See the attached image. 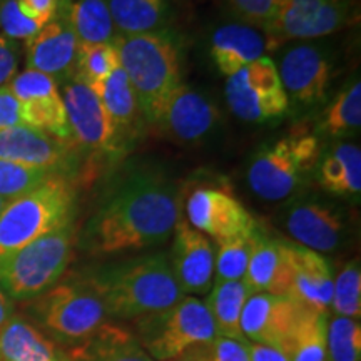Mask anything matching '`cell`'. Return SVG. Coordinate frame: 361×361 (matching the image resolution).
Listing matches in <instances>:
<instances>
[{
  "instance_id": "cell-42",
  "label": "cell",
  "mask_w": 361,
  "mask_h": 361,
  "mask_svg": "<svg viewBox=\"0 0 361 361\" xmlns=\"http://www.w3.org/2000/svg\"><path fill=\"white\" fill-rule=\"evenodd\" d=\"M17 4L27 19L42 27L57 16L61 0H17Z\"/></svg>"
},
{
  "instance_id": "cell-20",
  "label": "cell",
  "mask_w": 361,
  "mask_h": 361,
  "mask_svg": "<svg viewBox=\"0 0 361 361\" xmlns=\"http://www.w3.org/2000/svg\"><path fill=\"white\" fill-rule=\"evenodd\" d=\"M286 252L291 266V288L288 298L308 310L328 313L335 279L328 259L296 243H286Z\"/></svg>"
},
{
  "instance_id": "cell-26",
  "label": "cell",
  "mask_w": 361,
  "mask_h": 361,
  "mask_svg": "<svg viewBox=\"0 0 361 361\" xmlns=\"http://www.w3.org/2000/svg\"><path fill=\"white\" fill-rule=\"evenodd\" d=\"M92 90L102 101L126 141L129 142L134 135H137L144 116L133 84L123 67H117L109 78Z\"/></svg>"
},
{
  "instance_id": "cell-39",
  "label": "cell",
  "mask_w": 361,
  "mask_h": 361,
  "mask_svg": "<svg viewBox=\"0 0 361 361\" xmlns=\"http://www.w3.org/2000/svg\"><path fill=\"white\" fill-rule=\"evenodd\" d=\"M0 29L2 35L12 40H27L39 32L37 22L27 19L17 0H0Z\"/></svg>"
},
{
  "instance_id": "cell-16",
  "label": "cell",
  "mask_w": 361,
  "mask_h": 361,
  "mask_svg": "<svg viewBox=\"0 0 361 361\" xmlns=\"http://www.w3.org/2000/svg\"><path fill=\"white\" fill-rule=\"evenodd\" d=\"M0 159L66 178L75 168L74 147L69 141L25 124L0 133Z\"/></svg>"
},
{
  "instance_id": "cell-24",
  "label": "cell",
  "mask_w": 361,
  "mask_h": 361,
  "mask_svg": "<svg viewBox=\"0 0 361 361\" xmlns=\"http://www.w3.org/2000/svg\"><path fill=\"white\" fill-rule=\"evenodd\" d=\"M62 350L37 324L12 313L0 328V361H56Z\"/></svg>"
},
{
  "instance_id": "cell-41",
  "label": "cell",
  "mask_w": 361,
  "mask_h": 361,
  "mask_svg": "<svg viewBox=\"0 0 361 361\" xmlns=\"http://www.w3.org/2000/svg\"><path fill=\"white\" fill-rule=\"evenodd\" d=\"M20 62V49L16 40L0 34V87L7 85L17 74Z\"/></svg>"
},
{
  "instance_id": "cell-23",
  "label": "cell",
  "mask_w": 361,
  "mask_h": 361,
  "mask_svg": "<svg viewBox=\"0 0 361 361\" xmlns=\"http://www.w3.org/2000/svg\"><path fill=\"white\" fill-rule=\"evenodd\" d=\"M62 361H154L133 333L106 323L78 345L62 350Z\"/></svg>"
},
{
  "instance_id": "cell-35",
  "label": "cell",
  "mask_w": 361,
  "mask_h": 361,
  "mask_svg": "<svg viewBox=\"0 0 361 361\" xmlns=\"http://www.w3.org/2000/svg\"><path fill=\"white\" fill-rule=\"evenodd\" d=\"M328 361H360L361 326L360 319L333 316L326 329Z\"/></svg>"
},
{
  "instance_id": "cell-38",
  "label": "cell",
  "mask_w": 361,
  "mask_h": 361,
  "mask_svg": "<svg viewBox=\"0 0 361 361\" xmlns=\"http://www.w3.org/2000/svg\"><path fill=\"white\" fill-rule=\"evenodd\" d=\"M223 2L238 22L263 30L276 19L284 0H223Z\"/></svg>"
},
{
  "instance_id": "cell-5",
  "label": "cell",
  "mask_w": 361,
  "mask_h": 361,
  "mask_svg": "<svg viewBox=\"0 0 361 361\" xmlns=\"http://www.w3.org/2000/svg\"><path fill=\"white\" fill-rule=\"evenodd\" d=\"M74 218L29 243L0 263V290L12 301L34 300L64 276L72 259Z\"/></svg>"
},
{
  "instance_id": "cell-12",
  "label": "cell",
  "mask_w": 361,
  "mask_h": 361,
  "mask_svg": "<svg viewBox=\"0 0 361 361\" xmlns=\"http://www.w3.org/2000/svg\"><path fill=\"white\" fill-rule=\"evenodd\" d=\"M221 114L213 101L180 82L162 104L152 124L178 144L206 142L219 128Z\"/></svg>"
},
{
  "instance_id": "cell-40",
  "label": "cell",
  "mask_w": 361,
  "mask_h": 361,
  "mask_svg": "<svg viewBox=\"0 0 361 361\" xmlns=\"http://www.w3.org/2000/svg\"><path fill=\"white\" fill-rule=\"evenodd\" d=\"M247 343L229 340V338L218 336L213 345L207 346V353L204 360L197 361H250V351H247Z\"/></svg>"
},
{
  "instance_id": "cell-33",
  "label": "cell",
  "mask_w": 361,
  "mask_h": 361,
  "mask_svg": "<svg viewBox=\"0 0 361 361\" xmlns=\"http://www.w3.org/2000/svg\"><path fill=\"white\" fill-rule=\"evenodd\" d=\"M255 233V231H252ZM252 233L216 241L214 281H238L245 279L251 255Z\"/></svg>"
},
{
  "instance_id": "cell-1",
  "label": "cell",
  "mask_w": 361,
  "mask_h": 361,
  "mask_svg": "<svg viewBox=\"0 0 361 361\" xmlns=\"http://www.w3.org/2000/svg\"><path fill=\"white\" fill-rule=\"evenodd\" d=\"M179 218L173 180L159 171H135L89 219L82 245L94 256L146 250L168 241Z\"/></svg>"
},
{
  "instance_id": "cell-31",
  "label": "cell",
  "mask_w": 361,
  "mask_h": 361,
  "mask_svg": "<svg viewBox=\"0 0 361 361\" xmlns=\"http://www.w3.org/2000/svg\"><path fill=\"white\" fill-rule=\"evenodd\" d=\"M361 128V82L351 79L328 104L319 119L318 130L329 137H348Z\"/></svg>"
},
{
  "instance_id": "cell-9",
  "label": "cell",
  "mask_w": 361,
  "mask_h": 361,
  "mask_svg": "<svg viewBox=\"0 0 361 361\" xmlns=\"http://www.w3.org/2000/svg\"><path fill=\"white\" fill-rule=\"evenodd\" d=\"M226 101L234 116L255 124L281 119L291 107L269 57H261L228 78Z\"/></svg>"
},
{
  "instance_id": "cell-3",
  "label": "cell",
  "mask_w": 361,
  "mask_h": 361,
  "mask_svg": "<svg viewBox=\"0 0 361 361\" xmlns=\"http://www.w3.org/2000/svg\"><path fill=\"white\" fill-rule=\"evenodd\" d=\"M121 67L133 84L144 121L154 124L162 104L180 84L179 44L168 30L117 35Z\"/></svg>"
},
{
  "instance_id": "cell-30",
  "label": "cell",
  "mask_w": 361,
  "mask_h": 361,
  "mask_svg": "<svg viewBox=\"0 0 361 361\" xmlns=\"http://www.w3.org/2000/svg\"><path fill=\"white\" fill-rule=\"evenodd\" d=\"M328 313L301 310L295 331L283 353L290 361H328Z\"/></svg>"
},
{
  "instance_id": "cell-34",
  "label": "cell",
  "mask_w": 361,
  "mask_h": 361,
  "mask_svg": "<svg viewBox=\"0 0 361 361\" xmlns=\"http://www.w3.org/2000/svg\"><path fill=\"white\" fill-rule=\"evenodd\" d=\"M329 308L336 316L360 319L361 316V268L358 259H351L333 279V296Z\"/></svg>"
},
{
  "instance_id": "cell-28",
  "label": "cell",
  "mask_w": 361,
  "mask_h": 361,
  "mask_svg": "<svg viewBox=\"0 0 361 361\" xmlns=\"http://www.w3.org/2000/svg\"><path fill=\"white\" fill-rule=\"evenodd\" d=\"M57 13L69 22L79 44H106L117 39L107 0H61Z\"/></svg>"
},
{
  "instance_id": "cell-25",
  "label": "cell",
  "mask_w": 361,
  "mask_h": 361,
  "mask_svg": "<svg viewBox=\"0 0 361 361\" xmlns=\"http://www.w3.org/2000/svg\"><path fill=\"white\" fill-rule=\"evenodd\" d=\"M316 176L324 191L348 200L361 192V149L358 144L338 142L319 154Z\"/></svg>"
},
{
  "instance_id": "cell-43",
  "label": "cell",
  "mask_w": 361,
  "mask_h": 361,
  "mask_svg": "<svg viewBox=\"0 0 361 361\" xmlns=\"http://www.w3.org/2000/svg\"><path fill=\"white\" fill-rule=\"evenodd\" d=\"M25 124L22 119L20 102L11 92L8 85L0 87V133Z\"/></svg>"
},
{
  "instance_id": "cell-32",
  "label": "cell",
  "mask_w": 361,
  "mask_h": 361,
  "mask_svg": "<svg viewBox=\"0 0 361 361\" xmlns=\"http://www.w3.org/2000/svg\"><path fill=\"white\" fill-rule=\"evenodd\" d=\"M117 67H121V61L116 42L79 44L74 78L90 89L101 85Z\"/></svg>"
},
{
  "instance_id": "cell-18",
  "label": "cell",
  "mask_w": 361,
  "mask_h": 361,
  "mask_svg": "<svg viewBox=\"0 0 361 361\" xmlns=\"http://www.w3.org/2000/svg\"><path fill=\"white\" fill-rule=\"evenodd\" d=\"M171 269L180 291L204 295L214 283V246L207 236L179 218L174 228Z\"/></svg>"
},
{
  "instance_id": "cell-11",
  "label": "cell",
  "mask_w": 361,
  "mask_h": 361,
  "mask_svg": "<svg viewBox=\"0 0 361 361\" xmlns=\"http://www.w3.org/2000/svg\"><path fill=\"white\" fill-rule=\"evenodd\" d=\"M283 226L296 245L316 252H335L350 234V221L335 202L319 197H295L283 211Z\"/></svg>"
},
{
  "instance_id": "cell-46",
  "label": "cell",
  "mask_w": 361,
  "mask_h": 361,
  "mask_svg": "<svg viewBox=\"0 0 361 361\" xmlns=\"http://www.w3.org/2000/svg\"><path fill=\"white\" fill-rule=\"evenodd\" d=\"M8 202H11V201L4 200V197H2V196H0V214H2V211H4V209H6V206L8 204Z\"/></svg>"
},
{
  "instance_id": "cell-29",
  "label": "cell",
  "mask_w": 361,
  "mask_h": 361,
  "mask_svg": "<svg viewBox=\"0 0 361 361\" xmlns=\"http://www.w3.org/2000/svg\"><path fill=\"white\" fill-rule=\"evenodd\" d=\"M250 295L251 291L247 290L245 279L213 283L206 306L213 318L218 336L247 341L241 331V314Z\"/></svg>"
},
{
  "instance_id": "cell-2",
  "label": "cell",
  "mask_w": 361,
  "mask_h": 361,
  "mask_svg": "<svg viewBox=\"0 0 361 361\" xmlns=\"http://www.w3.org/2000/svg\"><path fill=\"white\" fill-rule=\"evenodd\" d=\"M87 278L109 318L141 319L169 310L184 298L164 252L109 264Z\"/></svg>"
},
{
  "instance_id": "cell-17",
  "label": "cell",
  "mask_w": 361,
  "mask_h": 361,
  "mask_svg": "<svg viewBox=\"0 0 361 361\" xmlns=\"http://www.w3.org/2000/svg\"><path fill=\"white\" fill-rule=\"evenodd\" d=\"M301 310L303 306L288 296L252 293L243 308V336L250 343L284 351L300 319Z\"/></svg>"
},
{
  "instance_id": "cell-8",
  "label": "cell",
  "mask_w": 361,
  "mask_h": 361,
  "mask_svg": "<svg viewBox=\"0 0 361 361\" xmlns=\"http://www.w3.org/2000/svg\"><path fill=\"white\" fill-rule=\"evenodd\" d=\"M135 338L152 360L169 361L207 348L218 333L204 301L184 296L169 310L141 318Z\"/></svg>"
},
{
  "instance_id": "cell-22",
  "label": "cell",
  "mask_w": 361,
  "mask_h": 361,
  "mask_svg": "<svg viewBox=\"0 0 361 361\" xmlns=\"http://www.w3.org/2000/svg\"><path fill=\"white\" fill-rule=\"evenodd\" d=\"M266 51H269V44L263 30L243 22L221 25L211 37V57L226 78L264 57Z\"/></svg>"
},
{
  "instance_id": "cell-13",
  "label": "cell",
  "mask_w": 361,
  "mask_h": 361,
  "mask_svg": "<svg viewBox=\"0 0 361 361\" xmlns=\"http://www.w3.org/2000/svg\"><path fill=\"white\" fill-rule=\"evenodd\" d=\"M276 69L290 104L311 109L324 101L333 79V61L319 45L301 44L290 49Z\"/></svg>"
},
{
  "instance_id": "cell-36",
  "label": "cell",
  "mask_w": 361,
  "mask_h": 361,
  "mask_svg": "<svg viewBox=\"0 0 361 361\" xmlns=\"http://www.w3.org/2000/svg\"><path fill=\"white\" fill-rule=\"evenodd\" d=\"M51 176L54 174L47 171L27 168V166L0 159V196L7 201L17 200L34 191Z\"/></svg>"
},
{
  "instance_id": "cell-15",
  "label": "cell",
  "mask_w": 361,
  "mask_h": 361,
  "mask_svg": "<svg viewBox=\"0 0 361 361\" xmlns=\"http://www.w3.org/2000/svg\"><path fill=\"white\" fill-rule=\"evenodd\" d=\"M186 213L188 223L214 241L252 233L258 228V223L246 207L224 188L201 186L194 189L188 197Z\"/></svg>"
},
{
  "instance_id": "cell-6",
  "label": "cell",
  "mask_w": 361,
  "mask_h": 361,
  "mask_svg": "<svg viewBox=\"0 0 361 361\" xmlns=\"http://www.w3.org/2000/svg\"><path fill=\"white\" fill-rule=\"evenodd\" d=\"M32 314L54 343L66 346L87 340L109 318L87 276L57 283L34 298Z\"/></svg>"
},
{
  "instance_id": "cell-4",
  "label": "cell",
  "mask_w": 361,
  "mask_h": 361,
  "mask_svg": "<svg viewBox=\"0 0 361 361\" xmlns=\"http://www.w3.org/2000/svg\"><path fill=\"white\" fill-rule=\"evenodd\" d=\"M74 186L69 178L57 174L8 202L0 214V263L74 218Z\"/></svg>"
},
{
  "instance_id": "cell-47",
  "label": "cell",
  "mask_w": 361,
  "mask_h": 361,
  "mask_svg": "<svg viewBox=\"0 0 361 361\" xmlns=\"http://www.w3.org/2000/svg\"><path fill=\"white\" fill-rule=\"evenodd\" d=\"M169 361H197V360H189V358H178V360H169Z\"/></svg>"
},
{
  "instance_id": "cell-27",
  "label": "cell",
  "mask_w": 361,
  "mask_h": 361,
  "mask_svg": "<svg viewBox=\"0 0 361 361\" xmlns=\"http://www.w3.org/2000/svg\"><path fill=\"white\" fill-rule=\"evenodd\" d=\"M117 35L168 30L173 16L169 0H107Z\"/></svg>"
},
{
  "instance_id": "cell-48",
  "label": "cell",
  "mask_w": 361,
  "mask_h": 361,
  "mask_svg": "<svg viewBox=\"0 0 361 361\" xmlns=\"http://www.w3.org/2000/svg\"><path fill=\"white\" fill-rule=\"evenodd\" d=\"M56 361H62V356H61V360H56Z\"/></svg>"
},
{
  "instance_id": "cell-14",
  "label": "cell",
  "mask_w": 361,
  "mask_h": 361,
  "mask_svg": "<svg viewBox=\"0 0 361 361\" xmlns=\"http://www.w3.org/2000/svg\"><path fill=\"white\" fill-rule=\"evenodd\" d=\"M20 102L25 126L45 130L62 141H72L67 112L59 84L42 72L25 69L7 84Z\"/></svg>"
},
{
  "instance_id": "cell-37",
  "label": "cell",
  "mask_w": 361,
  "mask_h": 361,
  "mask_svg": "<svg viewBox=\"0 0 361 361\" xmlns=\"http://www.w3.org/2000/svg\"><path fill=\"white\" fill-rule=\"evenodd\" d=\"M355 0H328L301 30L298 39H318L341 30L351 22Z\"/></svg>"
},
{
  "instance_id": "cell-44",
  "label": "cell",
  "mask_w": 361,
  "mask_h": 361,
  "mask_svg": "<svg viewBox=\"0 0 361 361\" xmlns=\"http://www.w3.org/2000/svg\"><path fill=\"white\" fill-rule=\"evenodd\" d=\"M247 351H250V361H290L283 351L258 343H247Z\"/></svg>"
},
{
  "instance_id": "cell-10",
  "label": "cell",
  "mask_w": 361,
  "mask_h": 361,
  "mask_svg": "<svg viewBox=\"0 0 361 361\" xmlns=\"http://www.w3.org/2000/svg\"><path fill=\"white\" fill-rule=\"evenodd\" d=\"M62 99L72 141L75 139L80 146L111 157L121 156L128 149V141L111 119L101 99L89 85L72 78L64 82Z\"/></svg>"
},
{
  "instance_id": "cell-21",
  "label": "cell",
  "mask_w": 361,
  "mask_h": 361,
  "mask_svg": "<svg viewBox=\"0 0 361 361\" xmlns=\"http://www.w3.org/2000/svg\"><path fill=\"white\" fill-rule=\"evenodd\" d=\"M247 290L252 293L288 296L291 288V266L286 241L269 238L258 228L252 233L251 255L245 274Z\"/></svg>"
},
{
  "instance_id": "cell-19",
  "label": "cell",
  "mask_w": 361,
  "mask_h": 361,
  "mask_svg": "<svg viewBox=\"0 0 361 361\" xmlns=\"http://www.w3.org/2000/svg\"><path fill=\"white\" fill-rule=\"evenodd\" d=\"M78 37L62 16L54 17L39 32L25 40L27 69L47 74L59 84L74 78Z\"/></svg>"
},
{
  "instance_id": "cell-7",
  "label": "cell",
  "mask_w": 361,
  "mask_h": 361,
  "mask_svg": "<svg viewBox=\"0 0 361 361\" xmlns=\"http://www.w3.org/2000/svg\"><path fill=\"white\" fill-rule=\"evenodd\" d=\"M319 154V139L308 133H293L266 144L252 156L247 168L250 188L261 200H288L305 186Z\"/></svg>"
},
{
  "instance_id": "cell-45",
  "label": "cell",
  "mask_w": 361,
  "mask_h": 361,
  "mask_svg": "<svg viewBox=\"0 0 361 361\" xmlns=\"http://www.w3.org/2000/svg\"><path fill=\"white\" fill-rule=\"evenodd\" d=\"M13 313V301L8 298L6 293L0 290V328L4 326V323L11 318Z\"/></svg>"
}]
</instances>
